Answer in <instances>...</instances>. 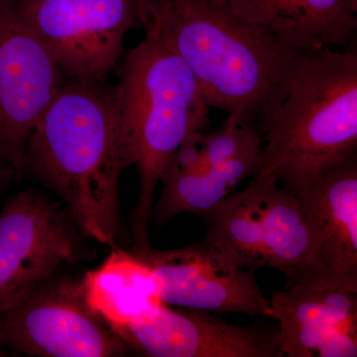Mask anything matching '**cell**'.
Here are the masks:
<instances>
[{
  "instance_id": "obj_10",
  "label": "cell",
  "mask_w": 357,
  "mask_h": 357,
  "mask_svg": "<svg viewBox=\"0 0 357 357\" xmlns=\"http://www.w3.org/2000/svg\"><path fill=\"white\" fill-rule=\"evenodd\" d=\"M281 356L356 357L357 289L312 277L272 293Z\"/></svg>"
},
{
  "instance_id": "obj_16",
  "label": "cell",
  "mask_w": 357,
  "mask_h": 357,
  "mask_svg": "<svg viewBox=\"0 0 357 357\" xmlns=\"http://www.w3.org/2000/svg\"><path fill=\"white\" fill-rule=\"evenodd\" d=\"M262 153L263 147L203 172H188L168 164L160 178L163 189L150 220L165 225L181 213L201 217L234 192L243 180L255 177L261 165Z\"/></svg>"
},
{
  "instance_id": "obj_4",
  "label": "cell",
  "mask_w": 357,
  "mask_h": 357,
  "mask_svg": "<svg viewBox=\"0 0 357 357\" xmlns=\"http://www.w3.org/2000/svg\"><path fill=\"white\" fill-rule=\"evenodd\" d=\"M122 147L139 178L131 215L133 252L150 248L148 225L160 178L181 145L210 124L211 107L177 54L153 37L129 52L116 84Z\"/></svg>"
},
{
  "instance_id": "obj_8",
  "label": "cell",
  "mask_w": 357,
  "mask_h": 357,
  "mask_svg": "<svg viewBox=\"0 0 357 357\" xmlns=\"http://www.w3.org/2000/svg\"><path fill=\"white\" fill-rule=\"evenodd\" d=\"M76 223L65 208L21 192L0 211V307L83 259Z\"/></svg>"
},
{
  "instance_id": "obj_14",
  "label": "cell",
  "mask_w": 357,
  "mask_h": 357,
  "mask_svg": "<svg viewBox=\"0 0 357 357\" xmlns=\"http://www.w3.org/2000/svg\"><path fill=\"white\" fill-rule=\"evenodd\" d=\"M82 282L86 304L116 335L152 307L163 304L152 270L137 255L121 249L112 251Z\"/></svg>"
},
{
  "instance_id": "obj_3",
  "label": "cell",
  "mask_w": 357,
  "mask_h": 357,
  "mask_svg": "<svg viewBox=\"0 0 357 357\" xmlns=\"http://www.w3.org/2000/svg\"><path fill=\"white\" fill-rule=\"evenodd\" d=\"M253 178L289 192L357 155V51L297 52L263 112Z\"/></svg>"
},
{
  "instance_id": "obj_1",
  "label": "cell",
  "mask_w": 357,
  "mask_h": 357,
  "mask_svg": "<svg viewBox=\"0 0 357 357\" xmlns=\"http://www.w3.org/2000/svg\"><path fill=\"white\" fill-rule=\"evenodd\" d=\"M128 168L116 84L66 79L30 134L22 171L57 195L86 236L115 246Z\"/></svg>"
},
{
  "instance_id": "obj_6",
  "label": "cell",
  "mask_w": 357,
  "mask_h": 357,
  "mask_svg": "<svg viewBox=\"0 0 357 357\" xmlns=\"http://www.w3.org/2000/svg\"><path fill=\"white\" fill-rule=\"evenodd\" d=\"M0 344L39 357L121 356L126 347L88 306L83 282L65 277L0 307Z\"/></svg>"
},
{
  "instance_id": "obj_13",
  "label": "cell",
  "mask_w": 357,
  "mask_h": 357,
  "mask_svg": "<svg viewBox=\"0 0 357 357\" xmlns=\"http://www.w3.org/2000/svg\"><path fill=\"white\" fill-rule=\"evenodd\" d=\"M241 20L295 52L344 49L357 33V0H227Z\"/></svg>"
},
{
  "instance_id": "obj_18",
  "label": "cell",
  "mask_w": 357,
  "mask_h": 357,
  "mask_svg": "<svg viewBox=\"0 0 357 357\" xmlns=\"http://www.w3.org/2000/svg\"><path fill=\"white\" fill-rule=\"evenodd\" d=\"M0 356H2L1 352H0Z\"/></svg>"
},
{
  "instance_id": "obj_11",
  "label": "cell",
  "mask_w": 357,
  "mask_h": 357,
  "mask_svg": "<svg viewBox=\"0 0 357 357\" xmlns=\"http://www.w3.org/2000/svg\"><path fill=\"white\" fill-rule=\"evenodd\" d=\"M119 337L152 357H280L276 328L232 325L204 311L165 304L136 319Z\"/></svg>"
},
{
  "instance_id": "obj_12",
  "label": "cell",
  "mask_w": 357,
  "mask_h": 357,
  "mask_svg": "<svg viewBox=\"0 0 357 357\" xmlns=\"http://www.w3.org/2000/svg\"><path fill=\"white\" fill-rule=\"evenodd\" d=\"M291 192L314 236L319 276L357 289V155Z\"/></svg>"
},
{
  "instance_id": "obj_9",
  "label": "cell",
  "mask_w": 357,
  "mask_h": 357,
  "mask_svg": "<svg viewBox=\"0 0 357 357\" xmlns=\"http://www.w3.org/2000/svg\"><path fill=\"white\" fill-rule=\"evenodd\" d=\"M133 253L153 272L160 300L167 306L271 318L270 301L255 272L238 266L206 241L173 250L150 248Z\"/></svg>"
},
{
  "instance_id": "obj_7",
  "label": "cell",
  "mask_w": 357,
  "mask_h": 357,
  "mask_svg": "<svg viewBox=\"0 0 357 357\" xmlns=\"http://www.w3.org/2000/svg\"><path fill=\"white\" fill-rule=\"evenodd\" d=\"M66 79L16 0H0V162L16 176L30 134Z\"/></svg>"
},
{
  "instance_id": "obj_5",
  "label": "cell",
  "mask_w": 357,
  "mask_h": 357,
  "mask_svg": "<svg viewBox=\"0 0 357 357\" xmlns=\"http://www.w3.org/2000/svg\"><path fill=\"white\" fill-rule=\"evenodd\" d=\"M204 241L238 266L272 268L287 284L318 276L316 243L299 201L276 183L252 181L201 215Z\"/></svg>"
},
{
  "instance_id": "obj_19",
  "label": "cell",
  "mask_w": 357,
  "mask_h": 357,
  "mask_svg": "<svg viewBox=\"0 0 357 357\" xmlns=\"http://www.w3.org/2000/svg\"><path fill=\"white\" fill-rule=\"evenodd\" d=\"M0 163H1V162H0ZM2 164H4V163H2ZM7 166H8V165H7Z\"/></svg>"
},
{
  "instance_id": "obj_2",
  "label": "cell",
  "mask_w": 357,
  "mask_h": 357,
  "mask_svg": "<svg viewBox=\"0 0 357 357\" xmlns=\"http://www.w3.org/2000/svg\"><path fill=\"white\" fill-rule=\"evenodd\" d=\"M135 3L140 27L182 59L208 107L259 129L297 52L241 20L227 0Z\"/></svg>"
},
{
  "instance_id": "obj_15",
  "label": "cell",
  "mask_w": 357,
  "mask_h": 357,
  "mask_svg": "<svg viewBox=\"0 0 357 357\" xmlns=\"http://www.w3.org/2000/svg\"><path fill=\"white\" fill-rule=\"evenodd\" d=\"M16 6L66 79L107 82L112 70L98 53L72 0H16Z\"/></svg>"
},
{
  "instance_id": "obj_17",
  "label": "cell",
  "mask_w": 357,
  "mask_h": 357,
  "mask_svg": "<svg viewBox=\"0 0 357 357\" xmlns=\"http://www.w3.org/2000/svg\"><path fill=\"white\" fill-rule=\"evenodd\" d=\"M13 177H17L13 169L6 164L0 163V197L6 191L7 185Z\"/></svg>"
}]
</instances>
